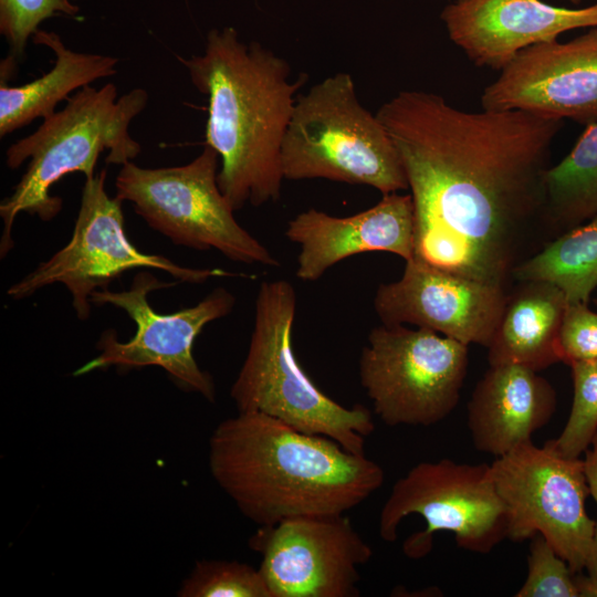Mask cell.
Here are the masks:
<instances>
[{
	"label": "cell",
	"instance_id": "1",
	"mask_svg": "<svg viewBox=\"0 0 597 597\" xmlns=\"http://www.w3.org/2000/svg\"><path fill=\"white\" fill-rule=\"evenodd\" d=\"M209 468L241 513L260 526L342 515L384 483L383 468L331 438L262 412H239L209 439Z\"/></svg>",
	"mask_w": 597,
	"mask_h": 597
},
{
	"label": "cell",
	"instance_id": "2",
	"mask_svg": "<svg viewBox=\"0 0 597 597\" xmlns=\"http://www.w3.org/2000/svg\"><path fill=\"white\" fill-rule=\"evenodd\" d=\"M192 85L208 96L206 144L220 157L217 181L238 211L276 201L284 180L282 144L297 92L286 60L231 27L208 32L202 54L177 56Z\"/></svg>",
	"mask_w": 597,
	"mask_h": 597
},
{
	"label": "cell",
	"instance_id": "3",
	"mask_svg": "<svg viewBox=\"0 0 597 597\" xmlns=\"http://www.w3.org/2000/svg\"><path fill=\"white\" fill-rule=\"evenodd\" d=\"M413 205V258L441 271L503 286L521 234L543 203L431 157L404 158Z\"/></svg>",
	"mask_w": 597,
	"mask_h": 597
},
{
	"label": "cell",
	"instance_id": "4",
	"mask_svg": "<svg viewBox=\"0 0 597 597\" xmlns=\"http://www.w3.org/2000/svg\"><path fill=\"white\" fill-rule=\"evenodd\" d=\"M148 103V93L134 88L118 97L114 83L100 88L84 86L66 100V105L43 119L36 130L13 143L6 151V164L18 169L29 160L12 193L2 200L3 222L0 256L14 247L12 228L21 212L51 221L62 210V199L51 188L64 176L82 172L95 176L100 155L107 150L106 164L123 166L142 150L129 133L133 119Z\"/></svg>",
	"mask_w": 597,
	"mask_h": 597
},
{
	"label": "cell",
	"instance_id": "5",
	"mask_svg": "<svg viewBox=\"0 0 597 597\" xmlns=\"http://www.w3.org/2000/svg\"><path fill=\"white\" fill-rule=\"evenodd\" d=\"M295 313L296 294L289 281L261 282L248 353L230 396L239 412H262L363 454L375 430L371 412L363 405L336 402L303 370L292 345Z\"/></svg>",
	"mask_w": 597,
	"mask_h": 597
},
{
	"label": "cell",
	"instance_id": "6",
	"mask_svg": "<svg viewBox=\"0 0 597 597\" xmlns=\"http://www.w3.org/2000/svg\"><path fill=\"white\" fill-rule=\"evenodd\" d=\"M281 158L289 180L365 185L383 196L408 189L392 139L377 115L360 104L353 76L345 72L297 95Z\"/></svg>",
	"mask_w": 597,
	"mask_h": 597
},
{
	"label": "cell",
	"instance_id": "7",
	"mask_svg": "<svg viewBox=\"0 0 597 597\" xmlns=\"http://www.w3.org/2000/svg\"><path fill=\"white\" fill-rule=\"evenodd\" d=\"M219 159L206 144L181 166L143 168L128 161L116 176L115 197L129 201L149 228L175 245L214 249L238 263L279 268V260L235 220L218 186Z\"/></svg>",
	"mask_w": 597,
	"mask_h": 597
},
{
	"label": "cell",
	"instance_id": "8",
	"mask_svg": "<svg viewBox=\"0 0 597 597\" xmlns=\"http://www.w3.org/2000/svg\"><path fill=\"white\" fill-rule=\"evenodd\" d=\"M469 348L425 327H374L358 374L374 412L387 426H433L457 407Z\"/></svg>",
	"mask_w": 597,
	"mask_h": 597
},
{
	"label": "cell",
	"instance_id": "9",
	"mask_svg": "<svg viewBox=\"0 0 597 597\" xmlns=\"http://www.w3.org/2000/svg\"><path fill=\"white\" fill-rule=\"evenodd\" d=\"M105 181L106 169L85 178L70 241L12 284L7 290L11 300H24L45 286L60 283L71 293L76 317L85 321L91 316L92 293L108 290L129 270H160L177 282L193 284L238 275L221 269L182 266L165 256L139 251L125 233L122 201L108 196Z\"/></svg>",
	"mask_w": 597,
	"mask_h": 597
},
{
	"label": "cell",
	"instance_id": "10",
	"mask_svg": "<svg viewBox=\"0 0 597 597\" xmlns=\"http://www.w3.org/2000/svg\"><path fill=\"white\" fill-rule=\"evenodd\" d=\"M411 514L420 515L427 526L404 542L402 551L409 558L428 555L437 532L453 533L459 547L480 554L507 538V513L490 464L451 459L419 462L394 483L383 505V541L395 542L399 524Z\"/></svg>",
	"mask_w": 597,
	"mask_h": 597
},
{
	"label": "cell",
	"instance_id": "11",
	"mask_svg": "<svg viewBox=\"0 0 597 597\" xmlns=\"http://www.w3.org/2000/svg\"><path fill=\"white\" fill-rule=\"evenodd\" d=\"M174 285V282H161L143 269L134 275L126 291L93 292L92 305H113L123 310L135 323L136 332L127 342H121L115 329L104 331L96 343L98 354L73 375L81 376L109 367L128 371L157 366L180 389L200 394L213 402L214 383L212 376L198 366L192 353L193 343L207 324L232 312L235 297L226 287L219 286L193 306L170 314L156 312L149 304V293Z\"/></svg>",
	"mask_w": 597,
	"mask_h": 597
},
{
	"label": "cell",
	"instance_id": "12",
	"mask_svg": "<svg viewBox=\"0 0 597 597\" xmlns=\"http://www.w3.org/2000/svg\"><path fill=\"white\" fill-rule=\"evenodd\" d=\"M507 513V538L541 534L574 573L585 569L595 523L586 511L590 495L585 462L566 458L549 441L522 443L490 464Z\"/></svg>",
	"mask_w": 597,
	"mask_h": 597
},
{
	"label": "cell",
	"instance_id": "13",
	"mask_svg": "<svg viewBox=\"0 0 597 597\" xmlns=\"http://www.w3.org/2000/svg\"><path fill=\"white\" fill-rule=\"evenodd\" d=\"M271 597H357L371 547L342 515L296 516L260 526L249 541Z\"/></svg>",
	"mask_w": 597,
	"mask_h": 597
},
{
	"label": "cell",
	"instance_id": "14",
	"mask_svg": "<svg viewBox=\"0 0 597 597\" xmlns=\"http://www.w3.org/2000/svg\"><path fill=\"white\" fill-rule=\"evenodd\" d=\"M481 107L597 122V27L521 51L482 92Z\"/></svg>",
	"mask_w": 597,
	"mask_h": 597
},
{
	"label": "cell",
	"instance_id": "15",
	"mask_svg": "<svg viewBox=\"0 0 597 597\" xmlns=\"http://www.w3.org/2000/svg\"><path fill=\"white\" fill-rule=\"evenodd\" d=\"M506 300L503 286L410 260L399 280L377 287L374 310L385 325L411 324L488 347Z\"/></svg>",
	"mask_w": 597,
	"mask_h": 597
},
{
	"label": "cell",
	"instance_id": "16",
	"mask_svg": "<svg viewBox=\"0 0 597 597\" xmlns=\"http://www.w3.org/2000/svg\"><path fill=\"white\" fill-rule=\"evenodd\" d=\"M440 18L449 39L475 66L502 71L530 46L597 27V2L570 9L542 0H455Z\"/></svg>",
	"mask_w": 597,
	"mask_h": 597
},
{
	"label": "cell",
	"instance_id": "17",
	"mask_svg": "<svg viewBox=\"0 0 597 597\" xmlns=\"http://www.w3.org/2000/svg\"><path fill=\"white\" fill-rule=\"evenodd\" d=\"M413 205L410 195H384L371 208L348 217L308 209L289 221L285 237L300 245L296 276L317 281L346 258L385 251L413 258Z\"/></svg>",
	"mask_w": 597,
	"mask_h": 597
},
{
	"label": "cell",
	"instance_id": "18",
	"mask_svg": "<svg viewBox=\"0 0 597 597\" xmlns=\"http://www.w3.org/2000/svg\"><path fill=\"white\" fill-rule=\"evenodd\" d=\"M557 406L556 391L538 371L516 364L490 365L467 408L474 448L501 457L532 441Z\"/></svg>",
	"mask_w": 597,
	"mask_h": 597
},
{
	"label": "cell",
	"instance_id": "19",
	"mask_svg": "<svg viewBox=\"0 0 597 597\" xmlns=\"http://www.w3.org/2000/svg\"><path fill=\"white\" fill-rule=\"evenodd\" d=\"M567 304L564 293L551 283L521 282L507 295L486 347L489 364H516L541 371L558 363V336Z\"/></svg>",
	"mask_w": 597,
	"mask_h": 597
},
{
	"label": "cell",
	"instance_id": "20",
	"mask_svg": "<svg viewBox=\"0 0 597 597\" xmlns=\"http://www.w3.org/2000/svg\"><path fill=\"white\" fill-rule=\"evenodd\" d=\"M32 42L52 50L54 65L42 76L20 86H9L1 80V137L36 118H48L56 112L55 106L61 101L71 97V93L117 72V57L73 51L54 32L38 30Z\"/></svg>",
	"mask_w": 597,
	"mask_h": 597
},
{
	"label": "cell",
	"instance_id": "21",
	"mask_svg": "<svg viewBox=\"0 0 597 597\" xmlns=\"http://www.w3.org/2000/svg\"><path fill=\"white\" fill-rule=\"evenodd\" d=\"M511 276L520 282L551 283L564 293L567 303L588 304L597 287V214L517 263Z\"/></svg>",
	"mask_w": 597,
	"mask_h": 597
},
{
	"label": "cell",
	"instance_id": "22",
	"mask_svg": "<svg viewBox=\"0 0 597 597\" xmlns=\"http://www.w3.org/2000/svg\"><path fill=\"white\" fill-rule=\"evenodd\" d=\"M543 213L566 231L597 214V122L586 125L568 155L547 169Z\"/></svg>",
	"mask_w": 597,
	"mask_h": 597
},
{
	"label": "cell",
	"instance_id": "23",
	"mask_svg": "<svg viewBox=\"0 0 597 597\" xmlns=\"http://www.w3.org/2000/svg\"><path fill=\"white\" fill-rule=\"evenodd\" d=\"M573 404L561 434L548 440L566 458H579L597 433V359L572 363Z\"/></svg>",
	"mask_w": 597,
	"mask_h": 597
},
{
	"label": "cell",
	"instance_id": "24",
	"mask_svg": "<svg viewBox=\"0 0 597 597\" xmlns=\"http://www.w3.org/2000/svg\"><path fill=\"white\" fill-rule=\"evenodd\" d=\"M180 597H271L259 568L235 561L196 564L178 590Z\"/></svg>",
	"mask_w": 597,
	"mask_h": 597
},
{
	"label": "cell",
	"instance_id": "25",
	"mask_svg": "<svg viewBox=\"0 0 597 597\" xmlns=\"http://www.w3.org/2000/svg\"><path fill=\"white\" fill-rule=\"evenodd\" d=\"M78 7L70 0H0V33L10 46L4 60L10 65L24 56L25 45L39 30V25L51 17H75Z\"/></svg>",
	"mask_w": 597,
	"mask_h": 597
},
{
	"label": "cell",
	"instance_id": "26",
	"mask_svg": "<svg viewBox=\"0 0 597 597\" xmlns=\"http://www.w3.org/2000/svg\"><path fill=\"white\" fill-rule=\"evenodd\" d=\"M575 574L541 535L531 538L527 574L515 597H578Z\"/></svg>",
	"mask_w": 597,
	"mask_h": 597
},
{
	"label": "cell",
	"instance_id": "27",
	"mask_svg": "<svg viewBox=\"0 0 597 597\" xmlns=\"http://www.w3.org/2000/svg\"><path fill=\"white\" fill-rule=\"evenodd\" d=\"M559 362L597 359V312L585 303H568L558 336Z\"/></svg>",
	"mask_w": 597,
	"mask_h": 597
},
{
	"label": "cell",
	"instance_id": "28",
	"mask_svg": "<svg viewBox=\"0 0 597 597\" xmlns=\"http://www.w3.org/2000/svg\"><path fill=\"white\" fill-rule=\"evenodd\" d=\"M591 448L585 451V471L589 484L590 495L597 505V433L591 442ZM585 569L587 574L597 577V521L595 523V532L593 543Z\"/></svg>",
	"mask_w": 597,
	"mask_h": 597
},
{
	"label": "cell",
	"instance_id": "29",
	"mask_svg": "<svg viewBox=\"0 0 597 597\" xmlns=\"http://www.w3.org/2000/svg\"><path fill=\"white\" fill-rule=\"evenodd\" d=\"M575 584L578 591V597H597V577L575 574Z\"/></svg>",
	"mask_w": 597,
	"mask_h": 597
},
{
	"label": "cell",
	"instance_id": "30",
	"mask_svg": "<svg viewBox=\"0 0 597 597\" xmlns=\"http://www.w3.org/2000/svg\"><path fill=\"white\" fill-rule=\"evenodd\" d=\"M566 1H568L570 3H574V4H578V3H580L582 0H566Z\"/></svg>",
	"mask_w": 597,
	"mask_h": 597
}]
</instances>
